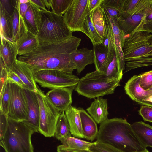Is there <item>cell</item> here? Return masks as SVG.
<instances>
[{
    "label": "cell",
    "mask_w": 152,
    "mask_h": 152,
    "mask_svg": "<svg viewBox=\"0 0 152 152\" xmlns=\"http://www.w3.org/2000/svg\"><path fill=\"white\" fill-rule=\"evenodd\" d=\"M96 139L122 152H140L146 149L139 141L131 125L122 118L108 119L101 123Z\"/></svg>",
    "instance_id": "2"
},
{
    "label": "cell",
    "mask_w": 152,
    "mask_h": 152,
    "mask_svg": "<svg viewBox=\"0 0 152 152\" xmlns=\"http://www.w3.org/2000/svg\"><path fill=\"white\" fill-rule=\"evenodd\" d=\"M8 126L7 115L0 112V138H2L4 135Z\"/></svg>",
    "instance_id": "40"
},
{
    "label": "cell",
    "mask_w": 152,
    "mask_h": 152,
    "mask_svg": "<svg viewBox=\"0 0 152 152\" xmlns=\"http://www.w3.org/2000/svg\"><path fill=\"white\" fill-rule=\"evenodd\" d=\"M36 93L40 108L39 132L45 137H53L58 119L62 112L53 105L38 87Z\"/></svg>",
    "instance_id": "7"
},
{
    "label": "cell",
    "mask_w": 152,
    "mask_h": 152,
    "mask_svg": "<svg viewBox=\"0 0 152 152\" xmlns=\"http://www.w3.org/2000/svg\"><path fill=\"white\" fill-rule=\"evenodd\" d=\"M8 81L10 86V99L8 118L23 121L26 119L28 115L27 104L23 88Z\"/></svg>",
    "instance_id": "10"
},
{
    "label": "cell",
    "mask_w": 152,
    "mask_h": 152,
    "mask_svg": "<svg viewBox=\"0 0 152 152\" xmlns=\"http://www.w3.org/2000/svg\"><path fill=\"white\" fill-rule=\"evenodd\" d=\"M143 10L144 18L135 31H143L152 32V0H143Z\"/></svg>",
    "instance_id": "28"
},
{
    "label": "cell",
    "mask_w": 152,
    "mask_h": 152,
    "mask_svg": "<svg viewBox=\"0 0 152 152\" xmlns=\"http://www.w3.org/2000/svg\"><path fill=\"white\" fill-rule=\"evenodd\" d=\"M139 85L146 91L152 87V70L140 74Z\"/></svg>",
    "instance_id": "37"
},
{
    "label": "cell",
    "mask_w": 152,
    "mask_h": 152,
    "mask_svg": "<svg viewBox=\"0 0 152 152\" xmlns=\"http://www.w3.org/2000/svg\"><path fill=\"white\" fill-rule=\"evenodd\" d=\"M73 0H51L52 12L59 15L64 14Z\"/></svg>",
    "instance_id": "35"
},
{
    "label": "cell",
    "mask_w": 152,
    "mask_h": 152,
    "mask_svg": "<svg viewBox=\"0 0 152 152\" xmlns=\"http://www.w3.org/2000/svg\"><path fill=\"white\" fill-rule=\"evenodd\" d=\"M0 5L11 16L16 6V0H0Z\"/></svg>",
    "instance_id": "39"
},
{
    "label": "cell",
    "mask_w": 152,
    "mask_h": 152,
    "mask_svg": "<svg viewBox=\"0 0 152 152\" xmlns=\"http://www.w3.org/2000/svg\"><path fill=\"white\" fill-rule=\"evenodd\" d=\"M45 1L48 11H50L51 7V0H45Z\"/></svg>",
    "instance_id": "47"
},
{
    "label": "cell",
    "mask_w": 152,
    "mask_h": 152,
    "mask_svg": "<svg viewBox=\"0 0 152 152\" xmlns=\"http://www.w3.org/2000/svg\"><path fill=\"white\" fill-rule=\"evenodd\" d=\"M71 58L76 66L77 73L80 74L86 66L94 63L93 49L83 48L77 49L70 54Z\"/></svg>",
    "instance_id": "23"
},
{
    "label": "cell",
    "mask_w": 152,
    "mask_h": 152,
    "mask_svg": "<svg viewBox=\"0 0 152 152\" xmlns=\"http://www.w3.org/2000/svg\"><path fill=\"white\" fill-rule=\"evenodd\" d=\"M33 3L35 4L42 11H47L45 0H30Z\"/></svg>",
    "instance_id": "46"
},
{
    "label": "cell",
    "mask_w": 152,
    "mask_h": 152,
    "mask_svg": "<svg viewBox=\"0 0 152 152\" xmlns=\"http://www.w3.org/2000/svg\"><path fill=\"white\" fill-rule=\"evenodd\" d=\"M7 79L9 81L16 83L23 88L28 89L20 78L12 70L8 72Z\"/></svg>",
    "instance_id": "42"
},
{
    "label": "cell",
    "mask_w": 152,
    "mask_h": 152,
    "mask_svg": "<svg viewBox=\"0 0 152 152\" xmlns=\"http://www.w3.org/2000/svg\"><path fill=\"white\" fill-rule=\"evenodd\" d=\"M93 45L96 69L104 73L108 64L113 59L114 52L110 51L102 43Z\"/></svg>",
    "instance_id": "16"
},
{
    "label": "cell",
    "mask_w": 152,
    "mask_h": 152,
    "mask_svg": "<svg viewBox=\"0 0 152 152\" xmlns=\"http://www.w3.org/2000/svg\"><path fill=\"white\" fill-rule=\"evenodd\" d=\"M125 37L122 47L124 72L152 66V32L139 31Z\"/></svg>",
    "instance_id": "3"
},
{
    "label": "cell",
    "mask_w": 152,
    "mask_h": 152,
    "mask_svg": "<svg viewBox=\"0 0 152 152\" xmlns=\"http://www.w3.org/2000/svg\"><path fill=\"white\" fill-rule=\"evenodd\" d=\"M143 0H140L137 6L129 12H122L120 17L115 20L125 36L135 31L144 17Z\"/></svg>",
    "instance_id": "12"
},
{
    "label": "cell",
    "mask_w": 152,
    "mask_h": 152,
    "mask_svg": "<svg viewBox=\"0 0 152 152\" xmlns=\"http://www.w3.org/2000/svg\"><path fill=\"white\" fill-rule=\"evenodd\" d=\"M70 136H72V134L69 124L65 112H63L58 119L54 136L60 141L64 138Z\"/></svg>",
    "instance_id": "29"
},
{
    "label": "cell",
    "mask_w": 152,
    "mask_h": 152,
    "mask_svg": "<svg viewBox=\"0 0 152 152\" xmlns=\"http://www.w3.org/2000/svg\"><path fill=\"white\" fill-rule=\"evenodd\" d=\"M20 4L27 3L29 2V0H18Z\"/></svg>",
    "instance_id": "48"
},
{
    "label": "cell",
    "mask_w": 152,
    "mask_h": 152,
    "mask_svg": "<svg viewBox=\"0 0 152 152\" xmlns=\"http://www.w3.org/2000/svg\"><path fill=\"white\" fill-rule=\"evenodd\" d=\"M62 145L68 148L77 150H88L93 143L82 140L79 138L67 137L60 141Z\"/></svg>",
    "instance_id": "33"
},
{
    "label": "cell",
    "mask_w": 152,
    "mask_h": 152,
    "mask_svg": "<svg viewBox=\"0 0 152 152\" xmlns=\"http://www.w3.org/2000/svg\"><path fill=\"white\" fill-rule=\"evenodd\" d=\"M63 15L52 11H42L39 33L37 36L39 46L63 41L72 36Z\"/></svg>",
    "instance_id": "4"
},
{
    "label": "cell",
    "mask_w": 152,
    "mask_h": 152,
    "mask_svg": "<svg viewBox=\"0 0 152 152\" xmlns=\"http://www.w3.org/2000/svg\"><path fill=\"white\" fill-rule=\"evenodd\" d=\"M140 74L135 75L126 83V93L133 100L141 104L143 101L152 102V91L145 90L139 85Z\"/></svg>",
    "instance_id": "15"
},
{
    "label": "cell",
    "mask_w": 152,
    "mask_h": 152,
    "mask_svg": "<svg viewBox=\"0 0 152 152\" xmlns=\"http://www.w3.org/2000/svg\"><path fill=\"white\" fill-rule=\"evenodd\" d=\"M120 82L109 80L105 74L96 70L80 79L75 90L80 95L95 99L113 93Z\"/></svg>",
    "instance_id": "6"
},
{
    "label": "cell",
    "mask_w": 152,
    "mask_h": 152,
    "mask_svg": "<svg viewBox=\"0 0 152 152\" xmlns=\"http://www.w3.org/2000/svg\"><path fill=\"white\" fill-rule=\"evenodd\" d=\"M18 0H16V6L12 16L13 27L12 41L17 45L26 37L28 30L24 19L21 17L19 10Z\"/></svg>",
    "instance_id": "18"
},
{
    "label": "cell",
    "mask_w": 152,
    "mask_h": 152,
    "mask_svg": "<svg viewBox=\"0 0 152 152\" xmlns=\"http://www.w3.org/2000/svg\"><path fill=\"white\" fill-rule=\"evenodd\" d=\"M149 90L152 91V87Z\"/></svg>",
    "instance_id": "50"
},
{
    "label": "cell",
    "mask_w": 152,
    "mask_h": 152,
    "mask_svg": "<svg viewBox=\"0 0 152 152\" xmlns=\"http://www.w3.org/2000/svg\"><path fill=\"white\" fill-rule=\"evenodd\" d=\"M140 0H123L122 12H129L132 10L138 4Z\"/></svg>",
    "instance_id": "41"
},
{
    "label": "cell",
    "mask_w": 152,
    "mask_h": 152,
    "mask_svg": "<svg viewBox=\"0 0 152 152\" xmlns=\"http://www.w3.org/2000/svg\"><path fill=\"white\" fill-rule=\"evenodd\" d=\"M39 46V43L37 36L30 32L18 45H17V54L22 55L32 51Z\"/></svg>",
    "instance_id": "27"
},
{
    "label": "cell",
    "mask_w": 152,
    "mask_h": 152,
    "mask_svg": "<svg viewBox=\"0 0 152 152\" xmlns=\"http://www.w3.org/2000/svg\"><path fill=\"white\" fill-rule=\"evenodd\" d=\"M33 75L36 83L42 87L51 89L64 87L75 88L80 79L72 73L55 69L40 70Z\"/></svg>",
    "instance_id": "8"
},
{
    "label": "cell",
    "mask_w": 152,
    "mask_h": 152,
    "mask_svg": "<svg viewBox=\"0 0 152 152\" xmlns=\"http://www.w3.org/2000/svg\"><path fill=\"white\" fill-rule=\"evenodd\" d=\"M10 99L9 82L7 79L4 87L0 93V111L7 115Z\"/></svg>",
    "instance_id": "34"
},
{
    "label": "cell",
    "mask_w": 152,
    "mask_h": 152,
    "mask_svg": "<svg viewBox=\"0 0 152 152\" xmlns=\"http://www.w3.org/2000/svg\"><path fill=\"white\" fill-rule=\"evenodd\" d=\"M137 152H149L148 151V150L147 149H146L144 151H141Z\"/></svg>",
    "instance_id": "49"
},
{
    "label": "cell",
    "mask_w": 152,
    "mask_h": 152,
    "mask_svg": "<svg viewBox=\"0 0 152 152\" xmlns=\"http://www.w3.org/2000/svg\"><path fill=\"white\" fill-rule=\"evenodd\" d=\"M89 0H73L63 15L66 24L72 32L84 33L83 25L86 15L90 11Z\"/></svg>",
    "instance_id": "9"
},
{
    "label": "cell",
    "mask_w": 152,
    "mask_h": 152,
    "mask_svg": "<svg viewBox=\"0 0 152 152\" xmlns=\"http://www.w3.org/2000/svg\"><path fill=\"white\" fill-rule=\"evenodd\" d=\"M104 0H89V8L91 12L100 6Z\"/></svg>",
    "instance_id": "44"
},
{
    "label": "cell",
    "mask_w": 152,
    "mask_h": 152,
    "mask_svg": "<svg viewBox=\"0 0 152 152\" xmlns=\"http://www.w3.org/2000/svg\"><path fill=\"white\" fill-rule=\"evenodd\" d=\"M138 112L144 121L152 122V107L147 105L142 106Z\"/></svg>",
    "instance_id": "38"
},
{
    "label": "cell",
    "mask_w": 152,
    "mask_h": 152,
    "mask_svg": "<svg viewBox=\"0 0 152 152\" xmlns=\"http://www.w3.org/2000/svg\"><path fill=\"white\" fill-rule=\"evenodd\" d=\"M107 100L101 96L94 99L86 110L97 124H101L108 118V112Z\"/></svg>",
    "instance_id": "21"
},
{
    "label": "cell",
    "mask_w": 152,
    "mask_h": 152,
    "mask_svg": "<svg viewBox=\"0 0 152 152\" xmlns=\"http://www.w3.org/2000/svg\"><path fill=\"white\" fill-rule=\"evenodd\" d=\"M1 37L0 57L9 72L12 71L14 64L17 59V45L12 41L3 37Z\"/></svg>",
    "instance_id": "17"
},
{
    "label": "cell",
    "mask_w": 152,
    "mask_h": 152,
    "mask_svg": "<svg viewBox=\"0 0 152 152\" xmlns=\"http://www.w3.org/2000/svg\"><path fill=\"white\" fill-rule=\"evenodd\" d=\"M27 104L28 115L26 119L22 121L35 132H39L40 108L35 92L27 88H23Z\"/></svg>",
    "instance_id": "13"
},
{
    "label": "cell",
    "mask_w": 152,
    "mask_h": 152,
    "mask_svg": "<svg viewBox=\"0 0 152 152\" xmlns=\"http://www.w3.org/2000/svg\"><path fill=\"white\" fill-rule=\"evenodd\" d=\"M78 109L84 138L93 141L96 138L99 132L96 122L83 109L79 108Z\"/></svg>",
    "instance_id": "22"
},
{
    "label": "cell",
    "mask_w": 152,
    "mask_h": 152,
    "mask_svg": "<svg viewBox=\"0 0 152 152\" xmlns=\"http://www.w3.org/2000/svg\"><path fill=\"white\" fill-rule=\"evenodd\" d=\"M34 132L23 122L8 118L7 129L0 139V145L6 152H34L31 137Z\"/></svg>",
    "instance_id": "5"
},
{
    "label": "cell",
    "mask_w": 152,
    "mask_h": 152,
    "mask_svg": "<svg viewBox=\"0 0 152 152\" xmlns=\"http://www.w3.org/2000/svg\"><path fill=\"white\" fill-rule=\"evenodd\" d=\"M12 70L20 78L28 89L37 92L38 86L34 80L33 73L26 64L17 59Z\"/></svg>",
    "instance_id": "20"
},
{
    "label": "cell",
    "mask_w": 152,
    "mask_h": 152,
    "mask_svg": "<svg viewBox=\"0 0 152 152\" xmlns=\"http://www.w3.org/2000/svg\"><path fill=\"white\" fill-rule=\"evenodd\" d=\"M83 28L84 33L89 38L93 45L103 43L102 39L92 23L90 11L88 12L85 20Z\"/></svg>",
    "instance_id": "31"
},
{
    "label": "cell",
    "mask_w": 152,
    "mask_h": 152,
    "mask_svg": "<svg viewBox=\"0 0 152 152\" xmlns=\"http://www.w3.org/2000/svg\"><path fill=\"white\" fill-rule=\"evenodd\" d=\"M132 128L139 141L146 148H152V126L141 121L131 124Z\"/></svg>",
    "instance_id": "25"
},
{
    "label": "cell",
    "mask_w": 152,
    "mask_h": 152,
    "mask_svg": "<svg viewBox=\"0 0 152 152\" xmlns=\"http://www.w3.org/2000/svg\"><path fill=\"white\" fill-rule=\"evenodd\" d=\"M90 12L92 23L97 32L103 40L105 36V28L101 5Z\"/></svg>",
    "instance_id": "30"
},
{
    "label": "cell",
    "mask_w": 152,
    "mask_h": 152,
    "mask_svg": "<svg viewBox=\"0 0 152 152\" xmlns=\"http://www.w3.org/2000/svg\"><path fill=\"white\" fill-rule=\"evenodd\" d=\"M30 3L29 0V2L27 3L22 4L19 3V8L20 13L21 17L23 19Z\"/></svg>",
    "instance_id": "45"
},
{
    "label": "cell",
    "mask_w": 152,
    "mask_h": 152,
    "mask_svg": "<svg viewBox=\"0 0 152 152\" xmlns=\"http://www.w3.org/2000/svg\"><path fill=\"white\" fill-rule=\"evenodd\" d=\"M88 150L92 152H122L113 146L97 140L93 142Z\"/></svg>",
    "instance_id": "36"
},
{
    "label": "cell",
    "mask_w": 152,
    "mask_h": 152,
    "mask_svg": "<svg viewBox=\"0 0 152 152\" xmlns=\"http://www.w3.org/2000/svg\"><path fill=\"white\" fill-rule=\"evenodd\" d=\"M57 152H92L88 150H74L68 148L64 145L58 146L57 149Z\"/></svg>",
    "instance_id": "43"
},
{
    "label": "cell",
    "mask_w": 152,
    "mask_h": 152,
    "mask_svg": "<svg viewBox=\"0 0 152 152\" xmlns=\"http://www.w3.org/2000/svg\"><path fill=\"white\" fill-rule=\"evenodd\" d=\"M103 14L108 25L110 39L115 53L118 66L121 72L125 69L122 47L125 36L119 28L116 22L110 17L105 9L102 7Z\"/></svg>",
    "instance_id": "11"
},
{
    "label": "cell",
    "mask_w": 152,
    "mask_h": 152,
    "mask_svg": "<svg viewBox=\"0 0 152 152\" xmlns=\"http://www.w3.org/2000/svg\"><path fill=\"white\" fill-rule=\"evenodd\" d=\"M81 41V39L72 35L61 42L39 46L17 59L26 64L33 74L45 69L72 73L76 66L70 54L77 49Z\"/></svg>",
    "instance_id": "1"
},
{
    "label": "cell",
    "mask_w": 152,
    "mask_h": 152,
    "mask_svg": "<svg viewBox=\"0 0 152 152\" xmlns=\"http://www.w3.org/2000/svg\"><path fill=\"white\" fill-rule=\"evenodd\" d=\"M74 87H64L51 89L46 94L48 99L57 110L65 112L72 103V97Z\"/></svg>",
    "instance_id": "14"
},
{
    "label": "cell",
    "mask_w": 152,
    "mask_h": 152,
    "mask_svg": "<svg viewBox=\"0 0 152 152\" xmlns=\"http://www.w3.org/2000/svg\"><path fill=\"white\" fill-rule=\"evenodd\" d=\"M122 2L123 0H104L101 5L114 20H116L122 12Z\"/></svg>",
    "instance_id": "32"
},
{
    "label": "cell",
    "mask_w": 152,
    "mask_h": 152,
    "mask_svg": "<svg viewBox=\"0 0 152 152\" xmlns=\"http://www.w3.org/2000/svg\"><path fill=\"white\" fill-rule=\"evenodd\" d=\"M29 1L30 3L24 20L28 31L37 36L39 33L42 10Z\"/></svg>",
    "instance_id": "19"
},
{
    "label": "cell",
    "mask_w": 152,
    "mask_h": 152,
    "mask_svg": "<svg viewBox=\"0 0 152 152\" xmlns=\"http://www.w3.org/2000/svg\"><path fill=\"white\" fill-rule=\"evenodd\" d=\"M65 113L72 135L75 137L84 138L78 109L71 105L65 111Z\"/></svg>",
    "instance_id": "24"
},
{
    "label": "cell",
    "mask_w": 152,
    "mask_h": 152,
    "mask_svg": "<svg viewBox=\"0 0 152 152\" xmlns=\"http://www.w3.org/2000/svg\"><path fill=\"white\" fill-rule=\"evenodd\" d=\"M0 22L1 37L12 41L13 37L12 18L0 5Z\"/></svg>",
    "instance_id": "26"
}]
</instances>
